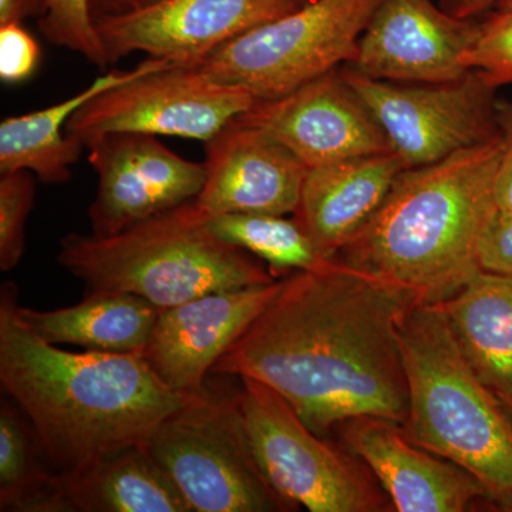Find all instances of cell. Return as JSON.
<instances>
[{"label": "cell", "instance_id": "obj_1", "mask_svg": "<svg viewBox=\"0 0 512 512\" xmlns=\"http://www.w3.org/2000/svg\"><path fill=\"white\" fill-rule=\"evenodd\" d=\"M414 303L338 261L295 271L211 373L272 387L322 437L355 417L403 424L409 384L399 325Z\"/></svg>", "mask_w": 512, "mask_h": 512}, {"label": "cell", "instance_id": "obj_2", "mask_svg": "<svg viewBox=\"0 0 512 512\" xmlns=\"http://www.w3.org/2000/svg\"><path fill=\"white\" fill-rule=\"evenodd\" d=\"M18 286L0 289V384L32 424L55 471L146 446L195 396L174 392L143 356L46 342L19 315Z\"/></svg>", "mask_w": 512, "mask_h": 512}, {"label": "cell", "instance_id": "obj_3", "mask_svg": "<svg viewBox=\"0 0 512 512\" xmlns=\"http://www.w3.org/2000/svg\"><path fill=\"white\" fill-rule=\"evenodd\" d=\"M501 136L444 158L406 168L369 221L336 261L436 305L481 271L478 241L495 208Z\"/></svg>", "mask_w": 512, "mask_h": 512}, {"label": "cell", "instance_id": "obj_4", "mask_svg": "<svg viewBox=\"0 0 512 512\" xmlns=\"http://www.w3.org/2000/svg\"><path fill=\"white\" fill-rule=\"evenodd\" d=\"M409 410L404 433L471 474L512 512V416L458 348L440 305L414 303L399 325Z\"/></svg>", "mask_w": 512, "mask_h": 512}, {"label": "cell", "instance_id": "obj_5", "mask_svg": "<svg viewBox=\"0 0 512 512\" xmlns=\"http://www.w3.org/2000/svg\"><path fill=\"white\" fill-rule=\"evenodd\" d=\"M57 261L86 293H133L160 309L275 281L249 252L212 234L195 200L111 237L67 234Z\"/></svg>", "mask_w": 512, "mask_h": 512}, {"label": "cell", "instance_id": "obj_6", "mask_svg": "<svg viewBox=\"0 0 512 512\" xmlns=\"http://www.w3.org/2000/svg\"><path fill=\"white\" fill-rule=\"evenodd\" d=\"M144 447L192 512L298 511L256 463L238 394L220 397L205 389L167 417Z\"/></svg>", "mask_w": 512, "mask_h": 512}, {"label": "cell", "instance_id": "obj_7", "mask_svg": "<svg viewBox=\"0 0 512 512\" xmlns=\"http://www.w3.org/2000/svg\"><path fill=\"white\" fill-rule=\"evenodd\" d=\"M380 0H309L288 15L242 33L197 69L218 82L245 87L258 100L295 92L353 63Z\"/></svg>", "mask_w": 512, "mask_h": 512}, {"label": "cell", "instance_id": "obj_8", "mask_svg": "<svg viewBox=\"0 0 512 512\" xmlns=\"http://www.w3.org/2000/svg\"><path fill=\"white\" fill-rule=\"evenodd\" d=\"M242 380L239 407L252 454L284 500L311 512L393 510L363 467L322 439L281 394L259 380Z\"/></svg>", "mask_w": 512, "mask_h": 512}, {"label": "cell", "instance_id": "obj_9", "mask_svg": "<svg viewBox=\"0 0 512 512\" xmlns=\"http://www.w3.org/2000/svg\"><path fill=\"white\" fill-rule=\"evenodd\" d=\"M342 74L375 116L404 168L439 163L500 137L498 87L478 70L443 83L384 82L353 67Z\"/></svg>", "mask_w": 512, "mask_h": 512}, {"label": "cell", "instance_id": "obj_10", "mask_svg": "<svg viewBox=\"0 0 512 512\" xmlns=\"http://www.w3.org/2000/svg\"><path fill=\"white\" fill-rule=\"evenodd\" d=\"M245 87L212 79L197 67L173 66L117 84L67 121V136L86 146L110 133L174 136L207 143L255 106Z\"/></svg>", "mask_w": 512, "mask_h": 512}, {"label": "cell", "instance_id": "obj_11", "mask_svg": "<svg viewBox=\"0 0 512 512\" xmlns=\"http://www.w3.org/2000/svg\"><path fill=\"white\" fill-rule=\"evenodd\" d=\"M86 147L97 175L96 197L87 211L96 237L120 234L197 200L207 180L205 164L185 160L151 134H104Z\"/></svg>", "mask_w": 512, "mask_h": 512}, {"label": "cell", "instance_id": "obj_12", "mask_svg": "<svg viewBox=\"0 0 512 512\" xmlns=\"http://www.w3.org/2000/svg\"><path fill=\"white\" fill-rule=\"evenodd\" d=\"M306 0H160L94 19L110 64L131 53L195 67L225 43L288 15Z\"/></svg>", "mask_w": 512, "mask_h": 512}, {"label": "cell", "instance_id": "obj_13", "mask_svg": "<svg viewBox=\"0 0 512 512\" xmlns=\"http://www.w3.org/2000/svg\"><path fill=\"white\" fill-rule=\"evenodd\" d=\"M271 134L306 167L392 151L375 116L333 70L274 100H258L238 117Z\"/></svg>", "mask_w": 512, "mask_h": 512}, {"label": "cell", "instance_id": "obj_14", "mask_svg": "<svg viewBox=\"0 0 512 512\" xmlns=\"http://www.w3.org/2000/svg\"><path fill=\"white\" fill-rule=\"evenodd\" d=\"M478 29L476 20L456 18L433 0H380L353 69L384 82H451L470 72L464 56Z\"/></svg>", "mask_w": 512, "mask_h": 512}, {"label": "cell", "instance_id": "obj_15", "mask_svg": "<svg viewBox=\"0 0 512 512\" xmlns=\"http://www.w3.org/2000/svg\"><path fill=\"white\" fill-rule=\"evenodd\" d=\"M279 285L281 278L161 309L144 359L174 392H205V377L264 311Z\"/></svg>", "mask_w": 512, "mask_h": 512}, {"label": "cell", "instance_id": "obj_16", "mask_svg": "<svg viewBox=\"0 0 512 512\" xmlns=\"http://www.w3.org/2000/svg\"><path fill=\"white\" fill-rule=\"evenodd\" d=\"M198 207L220 214H295L308 167L262 128L238 119L205 143Z\"/></svg>", "mask_w": 512, "mask_h": 512}, {"label": "cell", "instance_id": "obj_17", "mask_svg": "<svg viewBox=\"0 0 512 512\" xmlns=\"http://www.w3.org/2000/svg\"><path fill=\"white\" fill-rule=\"evenodd\" d=\"M339 429L345 446L372 471L394 511L464 512L478 500L487 501L476 478L414 444L396 421L355 417Z\"/></svg>", "mask_w": 512, "mask_h": 512}, {"label": "cell", "instance_id": "obj_18", "mask_svg": "<svg viewBox=\"0 0 512 512\" xmlns=\"http://www.w3.org/2000/svg\"><path fill=\"white\" fill-rule=\"evenodd\" d=\"M19 512H192L144 446L72 471H52Z\"/></svg>", "mask_w": 512, "mask_h": 512}, {"label": "cell", "instance_id": "obj_19", "mask_svg": "<svg viewBox=\"0 0 512 512\" xmlns=\"http://www.w3.org/2000/svg\"><path fill=\"white\" fill-rule=\"evenodd\" d=\"M403 170L393 151L308 168L295 220L320 254L335 259L382 205Z\"/></svg>", "mask_w": 512, "mask_h": 512}, {"label": "cell", "instance_id": "obj_20", "mask_svg": "<svg viewBox=\"0 0 512 512\" xmlns=\"http://www.w3.org/2000/svg\"><path fill=\"white\" fill-rule=\"evenodd\" d=\"M173 64L168 60L148 57L134 69L104 73L82 92L62 103L3 120L0 124V174L25 170L45 184L69 183L72 165L79 161L86 147L79 138L67 136L66 131L63 133L70 117L93 97L111 87Z\"/></svg>", "mask_w": 512, "mask_h": 512}, {"label": "cell", "instance_id": "obj_21", "mask_svg": "<svg viewBox=\"0 0 512 512\" xmlns=\"http://www.w3.org/2000/svg\"><path fill=\"white\" fill-rule=\"evenodd\" d=\"M160 311L141 296L121 292L86 293L77 305L53 311L19 305L20 318L46 342L138 356L146 352Z\"/></svg>", "mask_w": 512, "mask_h": 512}, {"label": "cell", "instance_id": "obj_22", "mask_svg": "<svg viewBox=\"0 0 512 512\" xmlns=\"http://www.w3.org/2000/svg\"><path fill=\"white\" fill-rule=\"evenodd\" d=\"M437 305L477 376L498 396L512 394V275L481 269Z\"/></svg>", "mask_w": 512, "mask_h": 512}, {"label": "cell", "instance_id": "obj_23", "mask_svg": "<svg viewBox=\"0 0 512 512\" xmlns=\"http://www.w3.org/2000/svg\"><path fill=\"white\" fill-rule=\"evenodd\" d=\"M208 228L227 244L265 261L274 276L291 271H320L336 259L320 254L296 220L285 215L220 214L208 217Z\"/></svg>", "mask_w": 512, "mask_h": 512}, {"label": "cell", "instance_id": "obj_24", "mask_svg": "<svg viewBox=\"0 0 512 512\" xmlns=\"http://www.w3.org/2000/svg\"><path fill=\"white\" fill-rule=\"evenodd\" d=\"M13 403L0 406V510L19 512L50 471L32 424Z\"/></svg>", "mask_w": 512, "mask_h": 512}, {"label": "cell", "instance_id": "obj_25", "mask_svg": "<svg viewBox=\"0 0 512 512\" xmlns=\"http://www.w3.org/2000/svg\"><path fill=\"white\" fill-rule=\"evenodd\" d=\"M37 26L47 42L77 53L100 69L110 66L89 0H46L45 13L37 19Z\"/></svg>", "mask_w": 512, "mask_h": 512}, {"label": "cell", "instance_id": "obj_26", "mask_svg": "<svg viewBox=\"0 0 512 512\" xmlns=\"http://www.w3.org/2000/svg\"><path fill=\"white\" fill-rule=\"evenodd\" d=\"M36 175L20 170L0 174V269L10 272L25 254V225L36 195Z\"/></svg>", "mask_w": 512, "mask_h": 512}, {"label": "cell", "instance_id": "obj_27", "mask_svg": "<svg viewBox=\"0 0 512 512\" xmlns=\"http://www.w3.org/2000/svg\"><path fill=\"white\" fill-rule=\"evenodd\" d=\"M464 66L483 72L497 87L512 84V10L494 8L480 22Z\"/></svg>", "mask_w": 512, "mask_h": 512}, {"label": "cell", "instance_id": "obj_28", "mask_svg": "<svg viewBox=\"0 0 512 512\" xmlns=\"http://www.w3.org/2000/svg\"><path fill=\"white\" fill-rule=\"evenodd\" d=\"M40 47L22 23L0 26V79L3 83L26 82L40 63Z\"/></svg>", "mask_w": 512, "mask_h": 512}, {"label": "cell", "instance_id": "obj_29", "mask_svg": "<svg viewBox=\"0 0 512 512\" xmlns=\"http://www.w3.org/2000/svg\"><path fill=\"white\" fill-rule=\"evenodd\" d=\"M477 256L483 271L512 275V210L495 208L481 232Z\"/></svg>", "mask_w": 512, "mask_h": 512}, {"label": "cell", "instance_id": "obj_30", "mask_svg": "<svg viewBox=\"0 0 512 512\" xmlns=\"http://www.w3.org/2000/svg\"><path fill=\"white\" fill-rule=\"evenodd\" d=\"M497 123L503 151L495 177V207L500 210H512V101L498 100Z\"/></svg>", "mask_w": 512, "mask_h": 512}, {"label": "cell", "instance_id": "obj_31", "mask_svg": "<svg viewBox=\"0 0 512 512\" xmlns=\"http://www.w3.org/2000/svg\"><path fill=\"white\" fill-rule=\"evenodd\" d=\"M46 0H0V26L22 23L45 13Z\"/></svg>", "mask_w": 512, "mask_h": 512}, {"label": "cell", "instance_id": "obj_32", "mask_svg": "<svg viewBox=\"0 0 512 512\" xmlns=\"http://www.w3.org/2000/svg\"><path fill=\"white\" fill-rule=\"evenodd\" d=\"M157 2L160 0H89L93 19L123 15V13L146 8V6Z\"/></svg>", "mask_w": 512, "mask_h": 512}, {"label": "cell", "instance_id": "obj_33", "mask_svg": "<svg viewBox=\"0 0 512 512\" xmlns=\"http://www.w3.org/2000/svg\"><path fill=\"white\" fill-rule=\"evenodd\" d=\"M498 0H440V6L450 15L461 19H474L494 8Z\"/></svg>", "mask_w": 512, "mask_h": 512}, {"label": "cell", "instance_id": "obj_34", "mask_svg": "<svg viewBox=\"0 0 512 512\" xmlns=\"http://www.w3.org/2000/svg\"><path fill=\"white\" fill-rule=\"evenodd\" d=\"M494 8L512 10V0H498V2L495 3Z\"/></svg>", "mask_w": 512, "mask_h": 512}, {"label": "cell", "instance_id": "obj_35", "mask_svg": "<svg viewBox=\"0 0 512 512\" xmlns=\"http://www.w3.org/2000/svg\"><path fill=\"white\" fill-rule=\"evenodd\" d=\"M501 399V402L504 403V406L507 407L508 413L512 416V394H507V396H498Z\"/></svg>", "mask_w": 512, "mask_h": 512}, {"label": "cell", "instance_id": "obj_36", "mask_svg": "<svg viewBox=\"0 0 512 512\" xmlns=\"http://www.w3.org/2000/svg\"><path fill=\"white\" fill-rule=\"evenodd\" d=\"M306 2H309V0H306Z\"/></svg>", "mask_w": 512, "mask_h": 512}]
</instances>
